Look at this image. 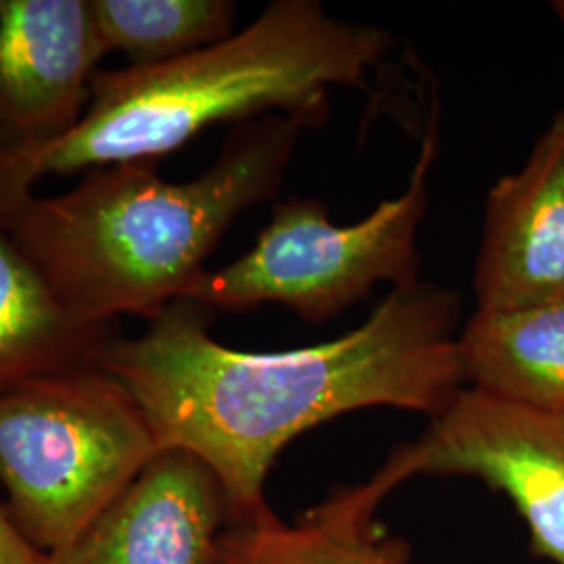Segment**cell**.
<instances>
[{"label": "cell", "mask_w": 564, "mask_h": 564, "mask_svg": "<svg viewBox=\"0 0 564 564\" xmlns=\"http://www.w3.org/2000/svg\"><path fill=\"white\" fill-rule=\"evenodd\" d=\"M410 477L395 449L368 484L337 491L293 524L270 508L232 521L223 538V564H408L410 547L375 523V510Z\"/></svg>", "instance_id": "30bf717a"}, {"label": "cell", "mask_w": 564, "mask_h": 564, "mask_svg": "<svg viewBox=\"0 0 564 564\" xmlns=\"http://www.w3.org/2000/svg\"><path fill=\"white\" fill-rule=\"evenodd\" d=\"M230 506L214 470L162 449L78 540L44 564H223Z\"/></svg>", "instance_id": "52a82bcc"}, {"label": "cell", "mask_w": 564, "mask_h": 564, "mask_svg": "<svg viewBox=\"0 0 564 564\" xmlns=\"http://www.w3.org/2000/svg\"><path fill=\"white\" fill-rule=\"evenodd\" d=\"M102 57L90 0H0V144L76 128Z\"/></svg>", "instance_id": "ba28073f"}, {"label": "cell", "mask_w": 564, "mask_h": 564, "mask_svg": "<svg viewBox=\"0 0 564 564\" xmlns=\"http://www.w3.org/2000/svg\"><path fill=\"white\" fill-rule=\"evenodd\" d=\"M393 48L377 25L276 0L230 39L149 67L97 72L82 120L53 141L0 144V220L48 176L155 162L220 121L297 116L321 126L328 95L366 86Z\"/></svg>", "instance_id": "3957f363"}, {"label": "cell", "mask_w": 564, "mask_h": 564, "mask_svg": "<svg viewBox=\"0 0 564 564\" xmlns=\"http://www.w3.org/2000/svg\"><path fill=\"white\" fill-rule=\"evenodd\" d=\"M473 284L479 310L564 300V107L523 167L489 188Z\"/></svg>", "instance_id": "9c48e42d"}, {"label": "cell", "mask_w": 564, "mask_h": 564, "mask_svg": "<svg viewBox=\"0 0 564 564\" xmlns=\"http://www.w3.org/2000/svg\"><path fill=\"white\" fill-rule=\"evenodd\" d=\"M305 128L286 113L241 121L188 182L163 181L155 162L90 170L67 193L15 203L0 232L82 323L153 321L188 297L232 220L274 197Z\"/></svg>", "instance_id": "7a4b0ae2"}, {"label": "cell", "mask_w": 564, "mask_h": 564, "mask_svg": "<svg viewBox=\"0 0 564 564\" xmlns=\"http://www.w3.org/2000/svg\"><path fill=\"white\" fill-rule=\"evenodd\" d=\"M437 147V128L431 126L405 188L360 223H330L318 199L276 205L253 249L220 270H205L186 300L209 312L282 303L305 321L323 323L364 300L377 284L389 282L395 289L421 281L416 237Z\"/></svg>", "instance_id": "5b68a950"}, {"label": "cell", "mask_w": 564, "mask_h": 564, "mask_svg": "<svg viewBox=\"0 0 564 564\" xmlns=\"http://www.w3.org/2000/svg\"><path fill=\"white\" fill-rule=\"evenodd\" d=\"M402 449L414 475H466L505 491L538 556L564 564V414L463 389Z\"/></svg>", "instance_id": "8992f818"}, {"label": "cell", "mask_w": 564, "mask_h": 564, "mask_svg": "<svg viewBox=\"0 0 564 564\" xmlns=\"http://www.w3.org/2000/svg\"><path fill=\"white\" fill-rule=\"evenodd\" d=\"M102 53H123L128 67L178 59L235 34L230 0H90Z\"/></svg>", "instance_id": "4fadbf2b"}, {"label": "cell", "mask_w": 564, "mask_h": 564, "mask_svg": "<svg viewBox=\"0 0 564 564\" xmlns=\"http://www.w3.org/2000/svg\"><path fill=\"white\" fill-rule=\"evenodd\" d=\"M552 11H554V15L564 23V0L552 2Z\"/></svg>", "instance_id": "9a60e30c"}, {"label": "cell", "mask_w": 564, "mask_h": 564, "mask_svg": "<svg viewBox=\"0 0 564 564\" xmlns=\"http://www.w3.org/2000/svg\"><path fill=\"white\" fill-rule=\"evenodd\" d=\"M0 564H44V554L21 535L18 524L0 508Z\"/></svg>", "instance_id": "5bb4252c"}, {"label": "cell", "mask_w": 564, "mask_h": 564, "mask_svg": "<svg viewBox=\"0 0 564 564\" xmlns=\"http://www.w3.org/2000/svg\"><path fill=\"white\" fill-rule=\"evenodd\" d=\"M460 310L458 291L416 281L339 339L251 354L214 341L209 310L181 300L139 337H113L95 364L139 403L160 449L214 470L232 523L268 508L276 456L316 424L372 405L444 414L464 389Z\"/></svg>", "instance_id": "6da1fadb"}, {"label": "cell", "mask_w": 564, "mask_h": 564, "mask_svg": "<svg viewBox=\"0 0 564 564\" xmlns=\"http://www.w3.org/2000/svg\"><path fill=\"white\" fill-rule=\"evenodd\" d=\"M111 339L113 326L72 316L0 232V393L36 377L95 364Z\"/></svg>", "instance_id": "7c38bea8"}, {"label": "cell", "mask_w": 564, "mask_h": 564, "mask_svg": "<svg viewBox=\"0 0 564 564\" xmlns=\"http://www.w3.org/2000/svg\"><path fill=\"white\" fill-rule=\"evenodd\" d=\"M160 452L139 403L97 364L0 393V484L42 554L78 540Z\"/></svg>", "instance_id": "277c9868"}, {"label": "cell", "mask_w": 564, "mask_h": 564, "mask_svg": "<svg viewBox=\"0 0 564 564\" xmlns=\"http://www.w3.org/2000/svg\"><path fill=\"white\" fill-rule=\"evenodd\" d=\"M458 351L470 389L564 414V300L477 307L458 333Z\"/></svg>", "instance_id": "8fae6325"}]
</instances>
